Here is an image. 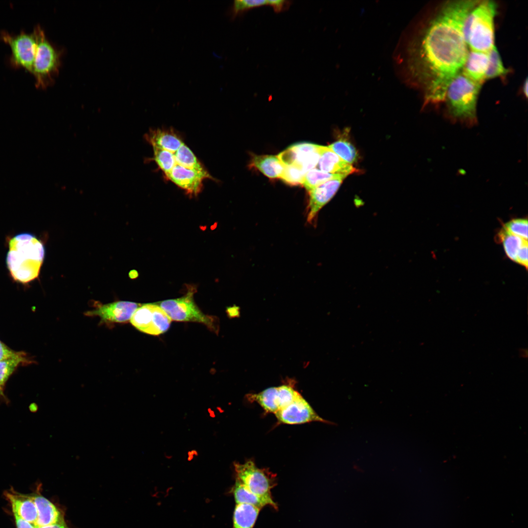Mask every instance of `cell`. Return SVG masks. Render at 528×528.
I'll return each instance as SVG.
<instances>
[{"mask_svg": "<svg viewBox=\"0 0 528 528\" xmlns=\"http://www.w3.org/2000/svg\"><path fill=\"white\" fill-rule=\"evenodd\" d=\"M478 1H447L406 44L407 72L423 89L425 104L444 102L449 84L462 72L469 51L463 23Z\"/></svg>", "mask_w": 528, "mask_h": 528, "instance_id": "6da1fadb", "label": "cell"}, {"mask_svg": "<svg viewBox=\"0 0 528 528\" xmlns=\"http://www.w3.org/2000/svg\"><path fill=\"white\" fill-rule=\"evenodd\" d=\"M45 255L43 242L29 233L18 234L8 242L6 264L12 279L27 284L38 277Z\"/></svg>", "mask_w": 528, "mask_h": 528, "instance_id": "7a4b0ae2", "label": "cell"}, {"mask_svg": "<svg viewBox=\"0 0 528 528\" xmlns=\"http://www.w3.org/2000/svg\"><path fill=\"white\" fill-rule=\"evenodd\" d=\"M9 503L17 528H44L64 522L62 513L40 492H18Z\"/></svg>", "mask_w": 528, "mask_h": 528, "instance_id": "3957f363", "label": "cell"}, {"mask_svg": "<svg viewBox=\"0 0 528 528\" xmlns=\"http://www.w3.org/2000/svg\"><path fill=\"white\" fill-rule=\"evenodd\" d=\"M481 86L462 72L453 79L445 98L447 116L451 121L469 127L477 124L476 107Z\"/></svg>", "mask_w": 528, "mask_h": 528, "instance_id": "277c9868", "label": "cell"}, {"mask_svg": "<svg viewBox=\"0 0 528 528\" xmlns=\"http://www.w3.org/2000/svg\"><path fill=\"white\" fill-rule=\"evenodd\" d=\"M497 8L492 0H479L468 14L462 31L471 50L488 53L495 45L494 21Z\"/></svg>", "mask_w": 528, "mask_h": 528, "instance_id": "5b68a950", "label": "cell"}, {"mask_svg": "<svg viewBox=\"0 0 528 528\" xmlns=\"http://www.w3.org/2000/svg\"><path fill=\"white\" fill-rule=\"evenodd\" d=\"M33 32L36 39L37 48L31 74L35 78L36 87L46 88L54 83L59 74L62 50L50 43L40 26H37Z\"/></svg>", "mask_w": 528, "mask_h": 528, "instance_id": "8992f818", "label": "cell"}, {"mask_svg": "<svg viewBox=\"0 0 528 528\" xmlns=\"http://www.w3.org/2000/svg\"><path fill=\"white\" fill-rule=\"evenodd\" d=\"M194 293L192 289L181 297L163 301L158 305L172 320L201 323L217 333L219 330V319L205 314L199 309L194 300Z\"/></svg>", "mask_w": 528, "mask_h": 528, "instance_id": "52a82bcc", "label": "cell"}, {"mask_svg": "<svg viewBox=\"0 0 528 528\" xmlns=\"http://www.w3.org/2000/svg\"><path fill=\"white\" fill-rule=\"evenodd\" d=\"M0 39L7 44L11 51L10 63L15 67L23 68L31 74L35 60L37 42L35 35L22 31L12 35L2 31Z\"/></svg>", "mask_w": 528, "mask_h": 528, "instance_id": "ba28073f", "label": "cell"}, {"mask_svg": "<svg viewBox=\"0 0 528 528\" xmlns=\"http://www.w3.org/2000/svg\"><path fill=\"white\" fill-rule=\"evenodd\" d=\"M238 479L249 490L262 497L272 499L271 490L274 486L273 475L259 468L252 461L235 464Z\"/></svg>", "mask_w": 528, "mask_h": 528, "instance_id": "9c48e42d", "label": "cell"}, {"mask_svg": "<svg viewBox=\"0 0 528 528\" xmlns=\"http://www.w3.org/2000/svg\"><path fill=\"white\" fill-rule=\"evenodd\" d=\"M130 321L139 331L158 335L169 329L172 320L158 305L147 304L140 305Z\"/></svg>", "mask_w": 528, "mask_h": 528, "instance_id": "30bf717a", "label": "cell"}, {"mask_svg": "<svg viewBox=\"0 0 528 528\" xmlns=\"http://www.w3.org/2000/svg\"><path fill=\"white\" fill-rule=\"evenodd\" d=\"M321 146L303 142L289 147L278 155L286 166H294L306 173L317 164Z\"/></svg>", "mask_w": 528, "mask_h": 528, "instance_id": "8fae6325", "label": "cell"}, {"mask_svg": "<svg viewBox=\"0 0 528 528\" xmlns=\"http://www.w3.org/2000/svg\"><path fill=\"white\" fill-rule=\"evenodd\" d=\"M299 394L293 387L283 385L251 394L248 399L257 402L266 412L275 414L292 402Z\"/></svg>", "mask_w": 528, "mask_h": 528, "instance_id": "7c38bea8", "label": "cell"}, {"mask_svg": "<svg viewBox=\"0 0 528 528\" xmlns=\"http://www.w3.org/2000/svg\"><path fill=\"white\" fill-rule=\"evenodd\" d=\"M279 422L299 424L313 421L334 424L320 417L300 394L290 404L275 414Z\"/></svg>", "mask_w": 528, "mask_h": 528, "instance_id": "4fadbf2b", "label": "cell"}, {"mask_svg": "<svg viewBox=\"0 0 528 528\" xmlns=\"http://www.w3.org/2000/svg\"><path fill=\"white\" fill-rule=\"evenodd\" d=\"M166 176L180 188L191 195L198 194L203 186V181L212 179L207 171L190 169L176 164Z\"/></svg>", "mask_w": 528, "mask_h": 528, "instance_id": "5bb4252c", "label": "cell"}, {"mask_svg": "<svg viewBox=\"0 0 528 528\" xmlns=\"http://www.w3.org/2000/svg\"><path fill=\"white\" fill-rule=\"evenodd\" d=\"M140 304L129 301H117L102 305L86 312L89 316H98L102 321L112 323H125L131 320Z\"/></svg>", "mask_w": 528, "mask_h": 528, "instance_id": "9a60e30c", "label": "cell"}, {"mask_svg": "<svg viewBox=\"0 0 528 528\" xmlns=\"http://www.w3.org/2000/svg\"><path fill=\"white\" fill-rule=\"evenodd\" d=\"M345 177L330 179L308 191L309 194L307 220L312 223L320 210L337 191Z\"/></svg>", "mask_w": 528, "mask_h": 528, "instance_id": "2e32d148", "label": "cell"}, {"mask_svg": "<svg viewBox=\"0 0 528 528\" xmlns=\"http://www.w3.org/2000/svg\"><path fill=\"white\" fill-rule=\"evenodd\" d=\"M318 168L323 172L347 176L356 172L351 164L346 162L328 147L321 146Z\"/></svg>", "mask_w": 528, "mask_h": 528, "instance_id": "e0dca14e", "label": "cell"}, {"mask_svg": "<svg viewBox=\"0 0 528 528\" xmlns=\"http://www.w3.org/2000/svg\"><path fill=\"white\" fill-rule=\"evenodd\" d=\"M488 62V53L470 50L468 51L462 72L472 81L482 85Z\"/></svg>", "mask_w": 528, "mask_h": 528, "instance_id": "ac0fdd59", "label": "cell"}, {"mask_svg": "<svg viewBox=\"0 0 528 528\" xmlns=\"http://www.w3.org/2000/svg\"><path fill=\"white\" fill-rule=\"evenodd\" d=\"M147 141L152 146L174 154L183 143L172 130H151L146 135Z\"/></svg>", "mask_w": 528, "mask_h": 528, "instance_id": "d6986e66", "label": "cell"}, {"mask_svg": "<svg viewBox=\"0 0 528 528\" xmlns=\"http://www.w3.org/2000/svg\"><path fill=\"white\" fill-rule=\"evenodd\" d=\"M233 493L236 504H246L262 509L265 506H270L277 509V504L273 499L260 497L252 493L244 486L238 479L233 488Z\"/></svg>", "mask_w": 528, "mask_h": 528, "instance_id": "ffe728a7", "label": "cell"}, {"mask_svg": "<svg viewBox=\"0 0 528 528\" xmlns=\"http://www.w3.org/2000/svg\"><path fill=\"white\" fill-rule=\"evenodd\" d=\"M261 509L246 504L236 505L233 528H253Z\"/></svg>", "mask_w": 528, "mask_h": 528, "instance_id": "44dd1931", "label": "cell"}, {"mask_svg": "<svg viewBox=\"0 0 528 528\" xmlns=\"http://www.w3.org/2000/svg\"><path fill=\"white\" fill-rule=\"evenodd\" d=\"M252 163L265 176L272 178L280 177L285 168L278 157L271 155H256Z\"/></svg>", "mask_w": 528, "mask_h": 528, "instance_id": "7402d4cb", "label": "cell"}, {"mask_svg": "<svg viewBox=\"0 0 528 528\" xmlns=\"http://www.w3.org/2000/svg\"><path fill=\"white\" fill-rule=\"evenodd\" d=\"M497 240L503 244L505 253L512 261L516 262L518 252L522 245L528 241L511 234L503 229L499 232Z\"/></svg>", "mask_w": 528, "mask_h": 528, "instance_id": "603a6c76", "label": "cell"}, {"mask_svg": "<svg viewBox=\"0 0 528 528\" xmlns=\"http://www.w3.org/2000/svg\"><path fill=\"white\" fill-rule=\"evenodd\" d=\"M174 155L177 164L190 169L201 172L207 171L192 151L184 143L175 153Z\"/></svg>", "mask_w": 528, "mask_h": 528, "instance_id": "cb8c5ba5", "label": "cell"}, {"mask_svg": "<svg viewBox=\"0 0 528 528\" xmlns=\"http://www.w3.org/2000/svg\"><path fill=\"white\" fill-rule=\"evenodd\" d=\"M339 177H346V176L313 169L305 174L302 184L309 191L330 179Z\"/></svg>", "mask_w": 528, "mask_h": 528, "instance_id": "d4e9b609", "label": "cell"}, {"mask_svg": "<svg viewBox=\"0 0 528 528\" xmlns=\"http://www.w3.org/2000/svg\"><path fill=\"white\" fill-rule=\"evenodd\" d=\"M25 353L22 352L17 356L0 361V388L4 390L9 377L22 363H27Z\"/></svg>", "mask_w": 528, "mask_h": 528, "instance_id": "484cf974", "label": "cell"}, {"mask_svg": "<svg viewBox=\"0 0 528 528\" xmlns=\"http://www.w3.org/2000/svg\"><path fill=\"white\" fill-rule=\"evenodd\" d=\"M508 71L504 66L497 48L494 45L488 52V62L485 79L504 76Z\"/></svg>", "mask_w": 528, "mask_h": 528, "instance_id": "4316f807", "label": "cell"}, {"mask_svg": "<svg viewBox=\"0 0 528 528\" xmlns=\"http://www.w3.org/2000/svg\"><path fill=\"white\" fill-rule=\"evenodd\" d=\"M328 147L345 161L351 165L355 162L358 157L354 147L344 139L338 140Z\"/></svg>", "mask_w": 528, "mask_h": 528, "instance_id": "83f0119b", "label": "cell"}, {"mask_svg": "<svg viewBox=\"0 0 528 528\" xmlns=\"http://www.w3.org/2000/svg\"><path fill=\"white\" fill-rule=\"evenodd\" d=\"M271 0H236L230 8L228 14L231 20L242 15L249 9L264 5L271 6Z\"/></svg>", "mask_w": 528, "mask_h": 528, "instance_id": "f1b7e54d", "label": "cell"}, {"mask_svg": "<svg viewBox=\"0 0 528 528\" xmlns=\"http://www.w3.org/2000/svg\"><path fill=\"white\" fill-rule=\"evenodd\" d=\"M153 159L165 174L168 173L176 164L174 154L155 147H153Z\"/></svg>", "mask_w": 528, "mask_h": 528, "instance_id": "f546056e", "label": "cell"}, {"mask_svg": "<svg viewBox=\"0 0 528 528\" xmlns=\"http://www.w3.org/2000/svg\"><path fill=\"white\" fill-rule=\"evenodd\" d=\"M528 220L518 219L511 220L506 223L503 227L508 233L528 240Z\"/></svg>", "mask_w": 528, "mask_h": 528, "instance_id": "4dcf8cb0", "label": "cell"}, {"mask_svg": "<svg viewBox=\"0 0 528 528\" xmlns=\"http://www.w3.org/2000/svg\"><path fill=\"white\" fill-rule=\"evenodd\" d=\"M305 173L294 166L285 165L281 178L286 183L292 185L302 184Z\"/></svg>", "mask_w": 528, "mask_h": 528, "instance_id": "1f68e13d", "label": "cell"}, {"mask_svg": "<svg viewBox=\"0 0 528 528\" xmlns=\"http://www.w3.org/2000/svg\"><path fill=\"white\" fill-rule=\"evenodd\" d=\"M21 352L11 350L0 340V361L17 356Z\"/></svg>", "mask_w": 528, "mask_h": 528, "instance_id": "d6a6232c", "label": "cell"}, {"mask_svg": "<svg viewBox=\"0 0 528 528\" xmlns=\"http://www.w3.org/2000/svg\"><path fill=\"white\" fill-rule=\"evenodd\" d=\"M528 242L524 243L519 249L516 259V263L528 268Z\"/></svg>", "mask_w": 528, "mask_h": 528, "instance_id": "836d02e7", "label": "cell"}, {"mask_svg": "<svg viewBox=\"0 0 528 528\" xmlns=\"http://www.w3.org/2000/svg\"><path fill=\"white\" fill-rule=\"evenodd\" d=\"M291 4V1L284 0H271L272 7L274 12L279 13L287 9Z\"/></svg>", "mask_w": 528, "mask_h": 528, "instance_id": "e575fe53", "label": "cell"}, {"mask_svg": "<svg viewBox=\"0 0 528 528\" xmlns=\"http://www.w3.org/2000/svg\"><path fill=\"white\" fill-rule=\"evenodd\" d=\"M44 528H69L67 526L65 522L50 525Z\"/></svg>", "mask_w": 528, "mask_h": 528, "instance_id": "d590c367", "label": "cell"}, {"mask_svg": "<svg viewBox=\"0 0 528 528\" xmlns=\"http://www.w3.org/2000/svg\"><path fill=\"white\" fill-rule=\"evenodd\" d=\"M528 79L527 78V79H526V80H525V81H524V82L523 83V88H522L523 94L525 95V96H526V98L528 97Z\"/></svg>", "mask_w": 528, "mask_h": 528, "instance_id": "8d00e7d4", "label": "cell"}, {"mask_svg": "<svg viewBox=\"0 0 528 528\" xmlns=\"http://www.w3.org/2000/svg\"><path fill=\"white\" fill-rule=\"evenodd\" d=\"M0 398L4 400V401L7 402V399L6 398L4 393V390L1 389V388H0Z\"/></svg>", "mask_w": 528, "mask_h": 528, "instance_id": "74e56055", "label": "cell"}, {"mask_svg": "<svg viewBox=\"0 0 528 528\" xmlns=\"http://www.w3.org/2000/svg\"><path fill=\"white\" fill-rule=\"evenodd\" d=\"M520 356H522L523 357H526L527 356V350H526L525 349L524 350H522L520 351Z\"/></svg>", "mask_w": 528, "mask_h": 528, "instance_id": "f35d334b", "label": "cell"}]
</instances>
